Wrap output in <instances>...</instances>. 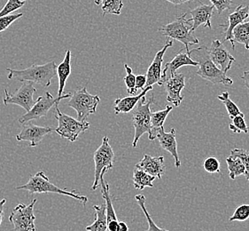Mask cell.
<instances>
[{"mask_svg":"<svg viewBox=\"0 0 249 231\" xmlns=\"http://www.w3.org/2000/svg\"><path fill=\"white\" fill-rule=\"evenodd\" d=\"M231 157H238L245 166V176L249 182V151L243 149H234L231 151Z\"/></svg>","mask_w":249,"mask_h":231,"instance_id":"1f68e13d","label":"cell"},{"mask_svg":"<svg viewBox=\"0 0 249 231\" xmlns=\"http://www.w3.org/2000/svg\"><path fill=\"white\" fill-rule=\"evenodd\" d=\"M209 54L210 59L215 66L224 73L227 74V72L231 70L232 63L235 61V58L225 48L224 44L218 39H214L211 44V47L209 49Z\"/></svg>","mask_w":249,"mask_h":231,"instance_id":"4fadbf2b","label":"cell"},{"mask_svg":"<svg viewBox=\"0 0 249 231\" xmlns=\"http://www.w3.org/2000/svg\"><path fill=\"white\" fill-rule=\"evenodd\" d=\"M36 92V89L31 82H23L20 88L14 94H9L8 90L5 89V96L3 99L4 104L5 106L10 104L20 106L26 112H28L35 104L36 101L33 96Z\"/></svg>","mask_w":249,"mask_h":231,"instance_id":"8fae6325","label":"cell"},{"mask_svg":"<svg viewBox=\"0 0 249 231\" xmlns=\"http://www.w3.org/2000/svg\"><path fill=\"white\" fill-rule=\"evenodd\" d=\"M172 111V107L170 105L166 106L162 111H155L151 113V126L152 130L148 135L150 141H154L156 139V136L159 133L161 127H164V122L170 111Z\"/></svg>","mask_w":249,"mask_h":231,"instance_id":"cb8c5ba5","label":"cell"},{"mask_svg":"<svg viewBox=\"0 0 249 231\" xmlns=\"http://www.w3.org/2000/svg\"><path fill=\"white\" fill-rule=\"evenodd\" d=\"M203 167L205 171L210 173H221L220 171V162L216 157L210 156L205 159L203 162Z\"/></svg>","mask_w":249,"mask_h":231,"instance_id":"8d00e7d4","label":"cell"},{"mask_svg":"<svg viewBox=\"0 0 249 231\" xmlns=\"http://www.w3.org/2000/svg\"><path fill=\"white\" fill-rule=\"evenodd\" d=\"M155 179L154 176L150 175L139 167L135 166L133 172V185L135 189L143 191L144 188H153V181H155Z\"/></svg>","mask_w":249,"mask_h":231,"instance_id":"484cf974","label":"cell"},{"mask_svg":"<svg viewBox=\"0 0 249 231\" xmlns=\"http://www.w3.org/2000/svg\"><path fill=\"white\" fill-rule=\"evenodd\" d=\"M173 45V41L168 40L161 50H160L155 56V59L150 64L146 72V86H153L155 84L161 85V74H162V61L166 51Z\"/></svg>","mask_w":249,"mask_h":231,"instance_id":"9a60e30c","label":"cell"},{"mask_svg":"<svg viewBox=\"0 0 249 231\" xmlns=\"http://www.w3.org/2000/svg\"><path fill=\"white\" fill-rule=\"evenodd\" d=\"M54 108L53 114L58 120V127L54 131L61 137L74 142L82 133L90 128V123L88 121L77 120L70 116L66 115L60 111L59 105L55 106Z\"/></svg>","mask_w":249,"mask_h":231,"instance_id":"8992f818","label":"cell"},{"mask_svg":"<svg viewBox=\"0 0 249 231\" xmlns=\"http://www.w3.org/2000/svg\"><path fill=\"white\" fill-rule=\"evenodd\" d=\"M115 153L113 148L110 146L109 139L105 136L102 139V143L99 149L95 151L94 159L95 171L94 181L92 185V191H95L100 184V177L104 175L107 172L114 167Z\"/></svg>","mask_w":249,"mask_h":231,"instance_id":"ba28073f","label":"cell"},{"mask_svg":"<svg viewBox=\"0 0 249 231\" xmlns=\"http://www.w3.org/2000/svg\"><path fill=\"white\" fill-rule=\"evenodd\" d=\"M71 96L72 95L70 93V94H66L60 97L54 98L49 92H45L43 96L37 98V100L36 101L35 104L31 108V110L20 116L19 122L20 124H25L29 121L39 119L41 117H44L47 115V113L53 107L59 105L61 100L71 97Z\"/></svg>","mask_w":249,"mask_h":231,"instance_id":"9c48e42d","label":"cell"},{"mask_svg":"<svg viewBox=\"0 0 249 231\" xmlns=\"http://www.w3.org/2000/svg\"><path fill=\"white\" fill-rule=\"evenodd\" d=\"M226 164L229 170L230 178L234 180L239 176L245 175V166L242 162L238 157H231L226 158Z\"/></svg>","mask_w":249,"mask_h":231,"instance_id":"f1b7e54d","label":"cell"},{"mask_svg":"<svg viewBox=\"0 0 249 231\" xmlns=\"http://www.w3.org/2000/svg\"><path fill=\"white\" fill-rule=\"evenodd\" d=\"M218 100L223 101L225 108H226V111L228 112V115H229L230 118L232 119L235 116H237L241 115L242 112L240 111L239 109V107L235 104L233 101H231L230 99L229 93L228 92H224L222 95L217 96Z\"/></svg>","mask_w":249,"mask_h":231,"instance_id":"f546056e","label":"cell"},{"mask_svg":"<svg viewBox=\"0 0 249 231\" xmlns=\"http://www.w3.org/2000/svg\"><path fill=\"white\" fill-rule=\"evenodd\" d=\"M249 218V205H241L239 206L234 213L230 217V221H245Z\"/></svg>","mask_w":249,"mask_h":231,"instance_id":"d590c367","label":"cell"},{"mask_svg":"<svg viewBox=\"0 0 249 231\" xmlns=\"http://www.w3.org/2000/svg\"><path fill=\"white\" fill-rule=\"evenodd\" d=\"M145 86H146V76L143 74L136 76V89L143 90Z\"/></svg>","mask_w":249,"mask_h":231,"instance_id":"ab89813d","label":"cell"},{"mask_svg":"<svg viewBox=\"0 0 249 231\" xmlns=\"http://www.w3.org/2000/svg\"><path fill=\"white\" fill-rule=\"evenodd\" d=\"M25 5V1L21 0H7L5 6L0 10V18L12 15L13 12L18 10Z\"/></svg>","mask_w":249,"mask_h":231,"instance_id":"e575fe53","label":"cell"},{"mask_svg":"<svg viewBox=\"0 0 249 231\" xmlns=\"http://www.w3.org/2000/svg\"><path fill=\"white\" fill-rule=\"evenodd\" d=\"M249 17V6H243L242 5H239L232 14L228 16V24L224 25L222 24L220 27L225 28L224 33L225 34L224 41L222 42L224 44L226 41H230L231 45V49L235 50V43L232 39V30L235 27L245 22V20H248Z\"/></svg>","mask_w":249,"mask_h":231,"instance_id":"2e32d148","label":"cell"},{"mask_svg":"<svg viewBox=\"0 0 249 231\" xmlns=\"http://www.w3.org/2000/svg\"><path fill=\"white\" fill-rule=\"evenodd\" d=\"M53 132L50 126H38L31 123L25 124L21 127L20 133L16 135L18 141H29L30 147L38 145L45 136Z\"/></svg>","mask_w":249,"mask_h":231,"instance_id":"5bb4252c","label":"cell"},{"mask_svg":"<svg viewBox=\"0 0 249 231\" xmlns=\"http://www.w3.org/2000/svg\"><path fill=\"white\" fill-rule=\"evenodd\" d=\"M137 167L145 172L150 175L154 176L155 178L160 179L165 173L164 157L163 156H154L149 155H144V157L140 160V163L136 165Z\"/></svg>","mask_w":249,"mask_h":231,"instance_id":"44dd1931","label":"cell"},{"mask_svg":"<svg viewBox=\"0 0 249 231\" xmlns=\"http://www.w3.org/2000/svg\"><path fill=\"white\" fill-rule=\"evenodd\" d=\"M183 66L198 67V63L190 58L187 53L184 52V49L180 50L179 53H178L177 56L165 65L161 74V85H163V82L167 77L175 74Z\"/></svg>","mask_w":249,"mask_h":231,"instance_id":"ffe728a7","label":"cell"},{"mask_svg":"<svg viewBox=\"0 0 249 231\" xmlns=\"http://www.w3.org/2000/svg\"><path fill=\"white\" fill-rule=\"evenodd\" d=\"M95 4L101 5L103 11V16L107 15H121V11L124 7V2L122 0H95Z\"/></svg>","mask_w":249,"mask_h":231,"instance_id":"4316f807","label":"cell"},{"mask_svg":"<svg viewBox=\"0 0 249 231\" xmlns=\"http://www.w3.org/2000/svg\"><path fill=\"white\" fill-rule=\"evenodd\" d=\"M100 190L102 197L105 200L106 212H107V231H117L118 220L116 217L115 208L113 206L112 198L110 196L109 185L106 182L104 177L101 176L100 180Z\"/></svg>","mask_w":249,"mask_h":231,"instance_id":"ac0fdd59","label":"cell"},{"mask_svg":"<svg viewBox=\"0 0 249 231\" xmlns=\"http://www.w3.org/2000/svg\"><path fill=\"white\" fill-rule=\"evenodd\" d=\"M241 78L244 80L245 86L249 89V71H245L243 75L241 76Z\"/></svg>","mask_w":249,"mask_h":231,"instance_id":"60d3db41","label":"cell"},{"mask_svg":"<svg viewBox=\"0 0 249 231\" xmlns=\"http://www.w3.org/2000/svg\"><path fill=\"white\" fill-rule=\"evenodd\" d=\"M154 96L151 97L149 101H146L145 96H144L140 99V101L138 102V104L132 111V122L135 128L134 140L132 142L133 147H137L138 141H140L141 136L144 134H148V135L151 134L152 111L150 107L154 103Z\"/></svg>","mask_w":249,"mask_h":231,"instance_id":"5b68a950","label":"cell"},{"mask_svg":"<svg viewBox=\"0 0 249 231\" xmlns=\"http://www.w3.org/2000/svg\"><path fill=\"white\" fill-rule=\"evenodd\" d=\"M153 89V86H145L140 95L138 96H127L122 99H116L115 101V113L120 114V113H129L131 111H133L138 102L140 101L142 97H144L146 95L147 92Z\"/></svg>","mask_w":249,"mask_h":231,"instance_id":"7402d4cb","label":"cell"},{"mask_svg":"<svg viewBox=\"0 0 249 231\" xmlns=\"http://www.w3.org/2000/svg\"><path fill=\"white\" fill-rule=\"evenodd\" d=\"M21 1H25L26 2V0H21Z\"/></svg>","mask_w":249,"mask_h":231,"instance_id":"f6af8a7d","label":"cell"},{"mask_svg":"<svg viewBox=\"0 0 249 231\" xmlns=\"http://www.w3.org/2000/svg\"><path fill=\"white\" fill-rule=\"evenodd\" d=\"M56 71L57 65L53 60L43 65L34 64L24 70L6 69V71L8 72V79L36 83L44 87H49L51 86L52 79L56 75Z\"/></svg>","mask_w":249,"mask_h":231,"instance_id":"7a4b0ae2","label":"cell"},{"mask_svg":"<svg viewBox=\"0 0 249 231\" xmlns=\"http://www.w3.org/2000/svg\"><path fill=\"white\" fill-rule=\"evenodd\" d=\"M125 71L127 75L125 76L124 81L127 87V92L130 96H136L137 89H136V76L132 72V69L128 64H124Z\"/></svg>","mask_w":249,"mask_h":231,"instance_id":"d6a6232c","label":"cell"},{"mask_svg":"<svg viewBox=\"0 0 249 231\" xmlns=\"http://www.w3.org/2000/svg\"><path fill=\"white\" fill-rule=\"evenodd\" d=\"M100 102L99 96L90 95L87 92L86 87H83L75 91L71 96L67 105L76 111L77 120L87 121V117L96 112Z\"/></svg>","mask_w":249,"mask_h":231,"instance_id":"52a82bcc","label":"cell"},{"mask_svg":"<svg viewBox=\"0 0 249 231\" xmlns=\"http://www.w3.org/2000/svg\"></svg>","mask_w":249,"mask_h":231,"instance_id":"bcb514c9","label":"cell"},{"mask_svg":"<svg viewBox=\"0 0 249 231\" xmlns=\"http://www.w3.org/2000/svg\"><path fill=\"white\" fill-rule=\"evenodd\" d=\"M230 130L234 132V133H241L243 132L245 134L249 133V127L245 121V115L242 113L241 115L237 116L231 119V123L230 124Z\"/></svg>","mask_w":249,"mask_h":231,"instance_id":"836d02e7","label":"cell"},{"mask_svg":"<svg viewBox=\"0 0 249 231\" xmlns=\"http://www.w3.org/2000/svg\"><path fill=\"white\" fill-rule=\"evenodd\" d=\"M187 15L188 13H185L178 16L172 22L160 28L159 31L169 39H176L183 43L185 46V52L189 55L190 45L199 44V40L192 30V20L186 19Z\"/></svg>","mask_w":249,"mask_h":231,"instance_id":"3957f363","label":"cell"},{"mask_svg":"<svg viewBox=\"0 0 249 231\" xmlns=\"http://www.w3.org/2000/svg\"><path fill=\"white\" fill-rule=\"evenodd\" d=\"M168 2H170L171 4H173L175 5H183L184 3H188L191 1H195V0H166Z\"/></svg>","mask_w":249,"mask_h":231,"instance_id":"ee69618b","label":"cell"},{"mask_svg":"<svg viewBox=\"0 0 249 231\" xmlns=\"http://www.w3.org/2000/svg\"><path fill=\"white\" fill-rule=\"evenodd\" d=\"M117 231H129V227L125 223L124 221H119Z\"/></svg>","mask_w":249,"mask_h":231,"instance_id":"7bdbcfd3","label":"cell"},{"mask_svg":"<svg viewBox=\"0 0 249 231\" xmlns=\"http://www.w3.org/2000/svg\"><path fill=\"white\" fill-rule=\"evenodd\" d=\"M16 190L29 191L30 194L55 193V194H59V195H65V196L73 197L81 203H83L84 206H85L86 203L88 202L87 196H81L75 191L70 192V191H66L64 189H60L54 184L51 183L48 177L45 175V173L43 171L37 172L36 174L30 177V180L26 184L17 187Z\"/></svg>","mask_w":249,"mask_h":231,"instance_id":"277c9868","label":"cell"},{"mask_svg":"<svg viewBox=\"0 0 249 231\" xmlns=\"http://www.w3.org/2000/svg\"><path fill=\"white\" fill-rule=\"evenodd\" d=\"M163 85L167 93V101L174 104L175 107H179L184 100L181 92L185 86V75L176 72L165 79Z\"/></svg>","mask_w":249,"mask_h":231,"instance_id":"7c38bea8","label":"cell"},{"mask_svg":"<svg viewBox=\"0 0 249 231\" xmlns=\"http://www.w3.org/2000/svg\"><path fill=\"white\" fill-rule=\"evenodd\" d=\"M5 203H6V200H5V198L0 200V225H1V223H2V220H3V214H4V206H5Z\"/></svg>","mask_w":249,"mask_h":231,"instance_id":"b9f144b4","label":"cell"},{"mask_svg":"<svg viewBox=\"0 0 249 231\" xmlns=\"http://www.w3.org/2000/svg\"><path fill=\"white\" fill-rule=\"evenodd\" d=\"M36 199H33L30 205L18 204L12 211L9 221L14 225V231H36L34 206Z\"/></svg>","mask_w":249,"mask_h":231,"instance_id":"30bf717a","label":"cell"},{"mask_svg":"<svg viewBox=\"0 0 249 231\" xmlns=\"http://www.w3.org/2000/svg\"><path fill=\"white\" fill-rule=\"evenodd\" d=\"M212 5L217 11L218 15H221L224 11L231 9L232 0H210Z\"/></svg>","mask_w":249,"mask_h":231,"instance_id":"f35d334b","label":"cell"},{"mask_svg":"<svg viewBox=\"0 0 249 231\" xmlns=\"http://www.w3.org/2000/svg\"><path fill=\"white\" fill-rule=\"evenodd\" d=\"M135 199H136V201L138 202L139 206H140L141 210L144 212V216H145L146 220H147V222H148V230H147V231H169L165 230V229L159 228V227L155 224V221H153V219H152V217L150 215L149 212L146 210V207H145V197H144V196H143V195H137V196H135Z\"/></svg>","mask_w":249,"mask_h":231,"instance_id":"4dcf8cb0","label":"cell"},{"mask_svg":"<svg viewBox=\"0 0 249 231\" xmlns=\"http://www.w3.org/2000/svg\"><path fill=\"white\" fill-rule=\"evenodd\" d=\"M233 42L243 44L247 50L249 48V20L240 23L232 30Z\"/></svg>","mask_w":249,"mask_h":231,"instance_id":"83f0119b","label":"cell"},{"mask_svg":"<svg viewBox=\"0 0 249 231\" xmlns=\"http://www.w3.org/2000/svg\"><path fill=\"white\" fill-rule=\"evenodd\" d=\"M156 139H158L160 147L165 151H168L170 153V155L174 157L175 166L179 168L181 166V162L178 153V144H177L176 131L174 128H172L170 132L166 133L164 127H161L156 136Z\"/></svg>","mask_w":249,"mask_h":231,"instance_id":"e0dca14e","label":"cell"},{"mask_svg":"<svg viewBox=\"0 0 249 231\" xmlns=\"http://www.w3.org/2000/svg\"><path fill=\"white\" fill-rule=\"evenodd\" d=\"M71 73V51L68 50L66 52V56L64 60L57 66L56 75L58 76L59 79V89H58V97L63 96V92L65 88L66 82L69 78Z\"/></svg>","mask_w":249,"mask_h":231,"instance_id":"603a6c76","label":"cell"},{"mask_svg":"<svg viewBox=\"0 0 249 231\" xmlns=\"http://www.w3.org/2000/svg\"><path fill=\"white\" fill-rule=\"evenodd\" d=\"M214 7L213 5H205L200 2L196 8L190 11V14L192 15V30L195 32L200 25H204L211 29V18L214 13Z\"/></svg>","mask_w":249,"mask_h":231,"instance_id":"d6986e66","label":"cell"},{"mask_svg":"<svg viewBox=\"0 0 249 231\" xmlns=\"http://www.w3.org/2000/svg\"><path fill=\"white\" fill-rule=\"evenodd\" d=\"M188 56L198 63L199 70L196 73L205 80L210 81L214 85L222 84L225 86H231L233 84V80L218 69L210 59L209 48L207 46L192 49Z\"/></svg>","mask_w":249,"mask_h":231,"instance_id":"6da1fadb","label":"cell"},{"mask_svg":"<svg viewBox=\"0 0 249 231\" xmlns=\"http://www.w3.org/2000/svg\"><path fill=\"white\" fill-rule=\"evenodd\" d=\"M95 210V221L92 224L86 227L87 231H107L106 204L93 206Z\"/></svg>","mask_w":249,"mask_h":231,"instance_id":"d4e9b609","label":"cell"},{"mask_svg":"<svg viewBox=\"0 0 249 231\" xmlns=\"http://www.w3.org/2000/svg\"><path fill=\"white\" fill-rule=\"evenodd\" d=\"M23 15L22 13L20 14H15V15H7L5 17L0 18V32L4 31L9 28V26L12 25L15 20L20 18Z\"/></svg>","mask_w":249,"mask_h":231,"instance_id":"74e56055","label":"cell"}]
</instances>
